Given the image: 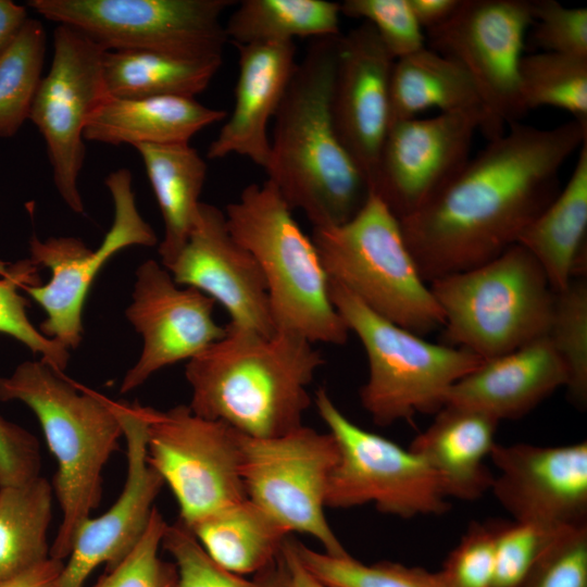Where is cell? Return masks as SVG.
I'll list each match as a JSON object with an SVG mask.
<instances>
[{
  "label": "cell",
  "mask_w": 587,
  "mask_h": 587,
  "mask_svg": "<svg viewBox=\"0 0 587 587\" xmlns=\"http://www.w3.org/2000/svg\"><path fill=\"white\" fill-rule=\"evenodd\" d=\"M587 141V122L513 123L429 201L399 220L422 278L482 265L517 243L560 191V172Z\"/></svg>",
  "instance_id": "6da1fadb"
},
{
  "label": "cell",
  "mask_w": 587,
  "mask_h": 587,
  "mask_svg": "<svg viewBox=\"0 0 587 587\" xmlns=\"http://www.w3.org/2000/svg\"><path fill=\"white\" fill-rule=\"evenodd\" d=\"M340 36L312 39L297 64L274 116L270 160L264 170L288 207L301 210L313 227L346 223L370 195L332 118Z\"/></svg>",
  "instance_id": "7a4b0ae2"
},
{
  "label": "cell",
  "mask_w": 587,
  "mask_h": 587,
  "mask_svg": "<svg viewBox=\"0 0 587 587\" xmlns=\"http://www.w3.org/2000/svg\"><path fill=\"white\" fill-rule=\"evenodd\" d=\"M225 327L223 338L186 363L191 411L252 438L302 426L312 402L308 387L325 363L314 344L287 333Z\"/></svg>",
  "instance_id": "3957f363"
},
{
  "label": "cell",
  "mask_w": 587,
  "mask_h": 587,
  "mask_svg": "<svg viewBox=\"0 0 587 587\" xmlns=\"http://www.w3.org/2000/svg\"><path fill=\"white\" fill-rule=\"evenodd\" d=\"M21 401L36 415L57 460L53 492L62 510L50 558L68 557L78 527L98 508L102 471L123 437L114 400L85 388L43 361L0 376V401Z\"/></svg>",
  "instance_id": "277c9868"
},
{
  "label": "cell",
  "mask_w": 587,
  "mask_h": 587,
  "mask_svg": "<svg viewBox=\"0 0 587 587\" xmlns=\"http://www.w3.org/2000/svg\"><path fill=\"white\" fill-rule=\"evenodd\" d=\"M291 211L266 179L245 187L224 213L232 236L263 273L275 330L345 345L350 332L332 303L317 250Z\"/></svg>",
  "instance_id": "5b68a950"
},
{
  "label": "cell",
  "mask_w": 587,
  "mask_h": 587,
  "mask_svg": "<svg viewBox=\"0 0 587 587\" xmlns=\"http://www.w3.org/2000/svg\"><path fill=\"white\" fill-rule=\"evenodd\" d=\"M428 287L444 315L442 344L484 360L516 350L548 332L555 291L539 263L517 243Z\"/></svg>",
  "instance_id": "8992f818"
},
{
  "label": "cell",
  "mask_w": 587,
  "mask_h": 587,
  "mask_svg": "<svg viewBox=\"0 0 587 587\" xmlns=\"http://www.w3.org/2000/svg\"><path fill=\"white\" fill-rule=\"evenodd\" d=\"M311 239L328 279L377 315L422 337L444 327L399 220L375 195L346 223L313 227Z\"/></svg>",
  "instance_id": "52a82bcc"
},
{
  "label": "cell",
  "mask_w": 587,
  "mask_h": 587,
  "mask_svg": "<svg viewBox=\"0 0 587 587\" xmlns=\"http://www.w3.org/2000/svg\"><path fill=\"white\" fill-rule=\"evenodd\" d=\"M328 294L365 350L369 377L359 395L378 426L410 421L416 413H437L450 387L485 361L464 348L429 342L391 323L330 279Z\"/></svg>",
  "instance_id": "ba28073f"
},
{
  "label": "cell",
  "mask_w": 587,
  "mask_h": 587,
  "mask_svg": "<svg viewBox=\"0 0 587 587\" xmlns=\"http://www.w3.org/2000/svg\"><path fill=\"white\" fill-rule=\"evenodd\" d=\"M232 0H29L46 20L71 27L105 51L183 59L223 58V13Z\"/></svg>",
  "instance_id": "9c48e42d"
},
{
  "label": "cell",
  "mask_w": 587,
  "mask_h": 587,
  "mask_svg": "<svg viewBox=\"0 0 587 587\" xmlns=\"http://www.w3.org/2000/svg\"><path fill=\"white\" fill-rule=\"evenodd\" d=\"M314 404L339 448L325 507L373 503L380 513L403 519L449 510L444 480L422 457L351 422L323 387L315 391Z\"/></svg>",
  "instance_id": "30bf717a"
},
{
  "label": "cell",
  "mask_w": 587,
  "mask_h": 587,
  "mask_svg": "<svg viewBox=\"0 0 587 587\" xmlns=\"http://www.w3.org/2000/svg\"><path fill=\"white\" fill-rule=\"evenodd\" d=\"M533 24L529 0H462L457 12L426 32V46L455 61L479 98L487 140L501 136L526 114L520 100L519 67Z\"/></svg>",
  "instance_id": "8fae6325"
},
{
  "label": "cell",
  "mask_w": 587,
  "mask_h": 587,
  "mask_svg": "<svg viewBox=\"0 0 587 587\" xmlns=\"http://www.w3.org/2000/svg\"><path fill=\"white\" fill-rule=\"evenodd\" d=\"M146 419L147 461L171 488L187 527L248 499L240 433L185 404L166 411L146 407Z\"/></svg>",
  "instance_id": "7c38bea8"
},
{
  "label": "cell",
  "mask_w": 587,
  "mask_h": 587,
  "mask_svg": "<svg viewBox=\"0 0 587 587\" xmlns=\"http://www.w3.org/2000/svg\"><path fill=\"white\" fill-rule=\"evenodd\" d=\"M240 442L248 499L289 534L310 535L325 553L348 555L324 514L328 479L339 458L335 437L302 425L271 438L241 434Z\"/></svg>",
  "instance_id": "4fadbf2b"
},
{
  "label": "cell",
  "mask_w": 587,
  "mask_h": 587,
  "mask_svg": "<svg viewBox=\"0 0 587 587\" xmlns=\"http://www.w3.org/2000/svg\"><path fill=\"white\" fill-rule=\"evenodd\" d=\"M104 52L82 33L57 25L50 70L29 115L46 142L55 189L77 214L84 213L77 183L86 154L84 130L90 115L110 97L103 78Z\"/></svg>",
  "instance_id": "5bb4252c"
},
{
  "label": "cell",
  "mask_w": 587,
  "mask_h": 587,
  "mask_svg": "<svg viewBox=\"0 0 587 587\" xmlns=\"http://www.w3.org/2000/svg\"><path fill=\"white\" fill-rule=\"evenodd\" d=\"M114 200V222L97 249H90L76 237L33 236L29 260L48 267L50 280L45 285H24L26 292L46 313L40 333L66 349L77 348L84 335L83 312L89 289L103 265L126 247L154 246L153 229L140 216L130 190L127 170L112 173L105 180Z\"/></svg>",
  "instance_id": "9a60e30c"
},
{
  "label": "cell",
  "mask_w": 587,
  "mask_h": 587,
  "mask_svg": "<svg viewBox=\"0 0 587 587\" xmlns=\"http://www.w3.org/2000/svg\"><path fill=\"white\" fill-rule=\"evenodd\" d=\"M480 125L477 112L439 113L391 124L370 192L398 220L414 213L464 167Z\"/></svg>",
  "instance_id": "2e32d148"
},
{
  "label": "cell",
  "mask_w": 587,
  "mask_h": 587,
  "mask_svg": "<svg viewBox=\"0 0 587 587\" xmlns=\"http://www.w3.org/2000/svg\"><path fill=\"white\" fill-rule=\"evenodd\" d=\"M214 304L201 291L182 288L155 260L141 263L125 315L140 335L142 349L126 372L120 392L138 388L161 369L188 361L223 338L226 327L215 322Z\"/></svg>",
  "instance_id": "e0dca14e"
},
{
  "label": "cell",
  "mask_w": 587,
  "mask_h": 587,
  "mask_svg": "<svg viewBox=\"0 0 587 587\" xmlns=\"http://www.w3.org/2000/svg\"><path fill=\"white\" fill-rule=\"evenodd\" d=\"M490 490L513 521L552 534L587 525V442L496 444Z\"/></svg>",
  "instance_id": "ac0fdd59"
},
{
  "label": "cell",
  "mask_w": 587,
  "mask_h": 587,
  "mask_svg": "<svg viewBox=\"0 0 587 587\" xmlns=\"http://www.w3.org/2000/svg\"><path fill=\"white\" fill-rule=\"evenodd\" d=\"M164 267L179 286L220 303L229 314V327L263 336L276 333L263 273L232 236L217 207L200 202L185 245Z\"/></svg>",
  "instance_id": "d6986e66"
},
{
  "label": "cell",
  "mask_w": 587,
  "mask_h": 587,
  "mask_svg": "<svg viewBox=\"0 0 587 587\" xmlns=\"http://www.w3.org/2000/svg\"><path fill=\"white\" fill-rule=\"evenodd\" d=\"M126 440L127 475L117 500L78 527L57 587H84L101 564L114 569L136 547L150 522L163 479L147 461L146 407L114 401Z\"/></svg>",
  "instance_id": "ffe728a7"
},
{
  "label": "cell",
  "mask_w": 587,
  "mask_h": 587,
  "mask_svg": "<svg viewBox=\"0 0 587 587\" xmlns=\"http://www.w3.org/2000/svg\"><path fill=\"white\" fill-rule=\"evenodd\" d=\"M395 58L362 22L340 36L330 98L336 134L369 190L389 129V83Z\"/></svg>",
  "instance_id": "44dd1931"
},
{
  "label": "cell",
  "mask_w": 587,
  "mask_h": 587,
  "mask_svg": "<svg viewBox=\"0 0 587 587\" xmlns=\"http://www.w3.org/2000/svg\"><path fill=\"white\" fill-rule=\"evenodd\" d=\"M238 78L232 115L210 143L207 157H245L263 170L271 153L267 127L284 99L298 62L294 41L235 45Z\"/></svg>",
  "instance_id": "7402d4cb"
},
{
  "label": "cell",
  "mask_w": 587,
  "mask_h": 587,
  "mask_svg": "<svg viewBox=\"0 0 587 587\" xmlns=\"http://www.w3.org/2000/svg\"><path fill=\"white\" fill-rule=\"evenodd\" d=\"M565 365L547 335L483 364L450 387L445 405L520 419L557 389L565 387Z\"/></svg>",
  "instance_id": "603a6c76"
},
{
  "label": "cell",
  "mask_w": 587,
  "mask_h": 587,
  "mask_svg": "<svg viewBox=\"0 0 587 587\" xmlns=\"http://www.w3.org/2000/svg\"><path fill=\"white\" fill-rule=\"evenodd\" d=\"M433 423L411 442L444 480L448 497L476 500L491 488L494 474L485 465L499 421L471 409L444 405Z\"/></svg>",
  "instance_id": "cb8c5ba5"
},
{
  "label": "cell",
  "mask_w": 587,
  "mask_h": 587,
  "mask_svg": "<svg viewBox=\"0 0 587 587\" xmlns=\"http://www.w3.org/2000/svg\"><path fill=\"white\" fill-rule=\"evenodd\" d=\"M227 117L196 98L109 97L89 117L84 139L112 146L188 143L201 129Z\"/></svg>",
  "instance_id": "d4e9b609"
},
{
  "label": "cell",
  "mask_w": 587,
  "mask_h": 587,
  "mask_svg": "<svg viewBox=\"0 0 587 587\" xmlns=\"http://www.w3.org/2000/svg\"><path fill=\"white\" fill-rule=\"evenodd\" d=\"M587 141L579 148L566 185L524 229L517 245L539 263L551 288L587 275Z\"/></svg>",
  "instance_id": "484cf974"
},
{
  "label": "cell",
  "mask_w": 587,
  "mask_h": 587,
  "mask_svg": "<svg viewBox=\"0 0 587 587\" xmlns=\"http://www.w3.org/2000/svg\"><path fill=\"white\" fill-rule=\"evenodd\" d=\"M142 159L163 223L159 245L161 264L167 265L185 245L200 204L208 165L188 143H139Z\"/></svg>",
  "instance_id": "4316f807"
},
{
  "label": "cell",
  "mask_w": 587,
  "mask_h": 587,
  "mask_svg": "<svg viewBox=\"0 0 587 587\" xmlns=\"http://www.w3.org/2000/svg\"><path fill=\"white\" fill-rule=\"evenodd\" d=\"M188 528L216 563L242 576L273 566L289 535L250 499L215 511Z\"/></svg>",
  "instance_id": "83f0119b"
},
{
  "label": "cell",
  "mask_w": 587,
  "mask_h": 587,
  "mask_svg": "<svg viewBox=\"0 0 587 587\" xmlns=\"http://www.w3.org/2000/svg\"><path fill=\"white\" fill-rule=\"evenodd\" d=\"M434 108L440 113L477 112L483 123L479 98L469 75L455 61L425 46L394 62L389 126Z\"/></svg>",
  "instance_id": "f1b7e54d"
},
{
  "label": "cell",
  "mask_w": 587,
  "mask_h": 587,
  "mask_svg": "<svg viewBox=\"0 0 587 587\" xmlns=\"http://www.w3.org/2000/svg\"><path fill=\"white\" fill-rule=\"evenodd\" d=\"M222 61L223 58L183 59L149 51H105L103 78L113 98H196L208 88Z\"/></svg>",
  "instance_id": "f546056e"
},
{
  "label": "cell",
  "mask_w": 587,
  "mask_h": 587,
  "mask_svg": "<svg viewBox=\"0 0 587 587\" xmlns=\"http://www.w3.org/2000/svg\"><path fill=\"white\" fill-rule=\"evenodd\" d=\"M52 495L40 475L0 487V583L50 558Z\"/></svg>",
  "instance_id": "4dcf8cb0"
},
{
  "label": "cell",
  "mask_w": 587,
  "mask_h": 587,
  "mask_svg": "<svg viewBox=\"0 0 587 587\" xmlns=\"http://www.w3.org/2000/svg\"><path fill=\"white\" fill-rule=\"evenodd\" d=\"M340 4L326 0H242L225 24L235 45L340 35Z\"/></svg>",
  "instance_id": "1f68e13d"
},
{
  "label": "cell",
  "mask_w": 587,
  "mask_h": 587,
  "mask_svg": "<svg viewBox=\"0 0 587 587\" xmlns=\"http://www.w3.org/2000/svg\"><path fill=\"white\" fill-rule=\"evenodd\" d=\"M42 23L28 17L0 58V137H13L29 120L46 55Z\"/></svg>",
  "instance_id": "d6a6232c"
},
{
  "label": "cell",
  "mask_w": 587,
  "mask_h": 587,
  "mask_svg": "<svg viewBox=\"0 0 587 587\" xmlns=\"http://www.w3.org/2000/svg\"><path fill=\"white\" fill-rule=\"evenodd\" d=\"M519 91L525 113L552 107L587 122V59L542 51L523 55Z\"/></svg>",
  "instance_id": "836d02e7"
},
{
  "label": "cell",
  "mask_w": 587,
  "mask_h": 587,
  "mask_svg": "<svg viewBox=\"0 0 587 587\" xmlns=\"http://www.w3.org/2000/svg\"><path fill=\"white\" fill-rule=\"evenodd\" d=\"M547 337L567 372L566 391L571 402L587 405V279L575 277L555 291Z\"/></svg>",
  "instance_id": "e575fe53"
},
{
  "label": "cell",
  "mask_w": 587,
  "mask_h": 587,
  "mask_svg": "<svg viewBox=\"0 0 587 587\" xmlns=\"http://www.w3.org/2000/svg\"><path fill=\"white\" fill-rule=\"evenodd\" d=\"M302 564L334 587H448L439 572L392 561L365 564L350 554L334 557L295 540Z\"/></svg>",
  "instance_id": "d590c367"
},
{
  "label": "cell",
  "mask_w": 587,
  "mask_h": 587,
  "mask_svg": "<svg viewBox=\"0 0 587 587\" xmlns=\"http://www.w3.org/2000/svg\"><path fill=\"white\" fill-rule=\"evenodd\" d=\"M162 548L174 559L177 587H287L283 554L273 566L247 579L216 563L179 520L167 524Z\"/></svg>",
  "instance_id": "8d00e7d4"
},
{
  "label": "cell",
  "mask_w": 587,
  "mask_h": 587,
  "mask_svg": "<svg viewBox=\"0 0 587 587\" xmlns=\"http://www.w3.org/2000/svg\"><path fill=\"white\" fill-rule=\"evenodd\" d=\"M36 265L28 259L15 264L0 279V334H5L25 347L40 360L63 373L68 364L70 350L45 337L28 319V300L18 292V287L35 284Z\"/></svg>",
  "instance_id": "74e56055"
},
{
  "label": "cell",
  "mask_w": 587,
  "mask_h": 587,
  "mask_svg": "<svg viewBox=\"0 0 587 587\" xmlns=\"http://www.w3.org/2000/svg\"><path fill=\"white\" fill-rule=\"evenodd\" d=\"M517 587H587V525L550 536Z\"/></svg>",
  "instance_id": "f35d334b"
},
{
  "label": "cell",
  "mask_w": 587,
  "mask_h": 587,
  "mask_svg": "<svg viewBox=\"0 0 587 587\" xmlns=\"http://www.w3.org/2000/svg\"><path fill=\"white\" fill-rule=\"evenodd\" d=\"M167 523L154 508L136 547L114 569L104 571L93 587H177L175 563L159 555Z\"/></svg>",
  "instance_id": "ab89813d"
},
{
  "label": "cell",
  "mask_w": 587,
  "mask_h": 587,
  "mask_svg": "<svg viewBox=\"0 0 587 587\" xmlns=\"http://www.w3.org/2000/svg\"><path fill=\"white\" fill-rule=\"evenodd\" d=\"M339 4L341 14L374 27L395 60L426 46L408 0H346Z\"/></svg>",
  "instance_id": "60d3db41"
},
{
  "label": "cell",
  "mask_w": 587,
  "mask_h": 587,
  "mask_svg": "<svg viewBox=\"0 0 587 587\" xmlns=\"http://www.w3.org/2000/svg\"><path fill=\"white\" fill-rule=\"evenodd\" d=\"M495 550V523L472 522L438 572L448 587H491Z\"/></svg>",
  "instance_id": "b9f144b4"
},
{
  "label": "cell",
  "mask_w": 587,
  "mask_h": 587,
  "mask_svg": "<svg viewBox=\"0 0 587 587\" xmlns=\"http://www.w3.org/2000/svg\"><path fill=\"white\" fill-rule=\"evenodd\" d=\"M533 42L542 52L587 59V9L555 0H534Z\"/></svg>",
  "instance_id": "7bdbcfd3"
},
{
  "label": "cell",
  "mask_w": 587,
  "mask_h": 587,
  "mask_svg": "<svg viewBox=\"0 0 587 587\" xmlns=\"http://www.w3.org/2000/svg\"><path fill=\"white\" fill-rule=\"evenodd\" d=\"M494 523L496 550L491 587H517L544 544L555 533L516 521Z\"/></svg>",
  "instance_id": "ee69618b"
},
{
  "label": "cell",
  "mask_w": 587,
  "mask_h": 587,
  "mask_svg": "<svg viewBox=\"0 0 587 587\" xmlns=\"http://www.w3.org/2000/svg\"><path fill=\"white\" fill-rule=\"evenodd\" d=\"M40 464L37 438L0 415V487L39 476Z\"/></svg>",
  "instance_id": "f6af8a7d"
},
{
  "label": "cell",
  "mask_w": 587,
  "mask_h": 587,
  "mask_svg": "<svg viewBox=\"0 0 587 587\" xmlns=\"http://www.w3.org/2000/svg\"><path fill=\"white\" fill-rule=\"evenodd\" d=\"M422 29H434L447 22L460 8L462 0H408Z\"/></svg>",
  "instance_id": "bcb514c9"
},
{
  "label": "cell",
  "mask_w": 587,
  "mask_h": 587,
  "mask_svg": "<svg viewBox=\"0 0 587 587\" xmlns=\"http://www.w3.org/2000/svg\"><path fill=\"white\" fill-rule=\"evenodd\" d=\"M64 561L52 558L0 583V587H57Z\"/></svg>",
  "instance_id": "7dc6e473"
},
{
  "label": "cell",
  "mask_w": 587,
  "mask_h": 587,
  "mask_svg": "<svg viewBox=\"0 0 587 587\" xmlns=\"http://www.w3.org/2000/svg\"><path fill=\"white\" fill-rule=\"evenodd\" d=\"M27 18L26 5L0 0V58L13 42Z\"/></svg>",
  "instance_id": "c3c4849f"
},
{
  "label": "cell",
  "mask_w": 587,
  "mask_h": 587,
  "mask_svg": "<svg viewBox=\"0 0 587 587\" xmlns=\"http://www.w3.org/2000/svg\"><path fill=\"white\" fill-rule=\"evenodd\" d=\"M282 554L287 571V587H334L319 579L302 564L294 539H286Z\"/></svg>",
  "instance_id": "681fc988"
}]
</instances>
